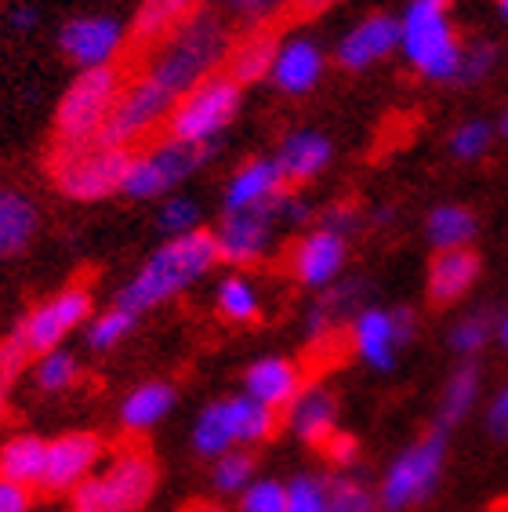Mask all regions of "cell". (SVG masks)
<instances>
[{"label":"cell","instance_id":"60d3db41","mask_svg":"<svg viewBox=\"0 0 508 512\" xmlns=\"http://www.w3.org/2000/svg\"><path fill=\"white\" fill-rule=\"evenodd\" d=\"M204 4L211 11H225V15L247 22V26H262V22H269L276 11H284L294 0H204Z\"/></svg>","mask_w":508,"mask_h":512},{"label":"cell","instance_id":"f6af8a7d","mask_svg":"<svg viewBox=\"0 0 508 512\" xmlns=\"http://www.w3.org/2000/svg\"><path fill=\"white\" fill-rule=\"evenodd\" d=\"M26 360H30V353H26V349L15 342V335L0 342V414H4V407H8L11 385H15V378L22 375Z\"/></svg>","mask_w":508,"mask_h":512},{"label":"cell","instance_id":"83f0119b","mask_svg":"<svg viewBox=\"0 0 508 512\" xmlns=\"http://www.w3.org/2000/svg\"><path fill=\"white\" fill-rule=\"evenodd\" d=\"M479 389H483V375H479L476 364H458L450 371L440 396V418H436L440 433H447V429H454V425H461L469 418L479 400Z\"/></svg>","mask_w":508,"mask_h":512},{"label":"cell","instance_id":"ba28073f","mask_svg":"<svg viewBox=\"0 0 508 512\" xmlns=\"http://www.w3.org/2000/svg\"><path fill=\"white\" fill-rule=\"evenodd\" d=\"M443 465H447V433L432 429V433H425L407 451H400L392 458V465L381 476L378 505L385 512L414 509V505L425 502L436 491Z\"/></svg>","mask_w":508,"mask_h":512},{"label":"cell","instance_id":"8fae6325","mask_svg":"<svg viewBox=\"0 0 508 512\" xmlns=\"http://www.w3.org/2000/svg\"><path fill=\"white\" fill-rule=\"evenodd\" d=\"M91 320V291L88 287H62L59 295H51L48 302H40L37 309L22 316V324L15 327V342L30 356H44L51 349H62L66 335H73L77 327Z\"/></svg>","mask_w":508,"mask_h":512},{"label":"cell","instance_id":"52a82bcc","mask_svg":"<svg viewBox=\"0 0 508 512\" xmlns=\"http://www.w3.org/2000/svg\"><path fill=\"white\" fill-rule=\"evenodd\" d=\"M215 153V142L211 146H189V142H178V138H164L153 149L131 157L120 193L131 200L171 197V189L182 186L186 178H193L207 160H215Z\"/></svg>","mask_w":508,"mask_h":512},{"label":"cell","instance_id":"816d5d0a","mask_svg":"<svg viewBox=\"0 0 508 512\" xmlns=\"http://www.w3.org/2000/svg\"><path fill=\"white\" fill-rule=\"evenodd\" d=\"M0 512H30V491L0 480Z\"/></svg>","mask_w":508,"mask_h":512},{"label":"cell","instance_id":"5bb4252c","mask_svg":"<svg viewBox=\"0 0 508 512\" xmlns=\"http://www.w3.org/2000/svg\"><path fill=\"white\" fill-rule=\"evenodd\" d=\"M59 48L80 69L113 66L124 48V22L113 15H77L59 30Z\"/></svg>","mask_w":508,"mask_h":512},{"label":"cell","instance_id":"d6986e66","mask_svg":"<svg viewBox=\"0 0 508 512\" xmlns=\"http://www.w3.org/2000/svg\"><path fill=\"white\" fill-rule=\"evenodd\" d=\"M320 77H323V48L316 40L309 37L280 40L273 69H269V80H273L276 91L298 99V95H309L320 84Z\"/></svg>","mask_w":508,"mask_h":512},{"label":"cell","instance_id":"bcb514c9","mask_svg":"<svg viewBox=\"0 0 508 512\" xmlns=\"http://www.w3.org/2000/svg\"><path fill=\"white\" fill-rule=\"evenodd\" d=\"M320 229H327V233H338V237L349 240L352 233L360 229V211H356V207H349V204L327 207V211L320 215Z\"/></svg>","mask_w":508,"mask_h":512},{"label":"cell","instance_id":"8992f818","mask_svg":"<svg viewBox=\"0 0 508 512\" xmlns=\"http://www.w3.org/2000/svg\"><path fill=\"white\" fill-rule=\"evenodd\" d=\"M157 487V465L142 451H127L109 462V469L80 483L69 512H135L149 502Z\"/></svg>","mask_w":508,"mask_h":512},{"label":"cell","instance_id":"4fadbf2b","mask_svg":"<svg viewBox=\"0 0 508 512\" xmlns=\"http://www.w3.org/2000/svg\"><path fill=\"white\" fill-rule=\"evenodd\" d=\"M276 211L269 207H254V211H233V215H222L215 229V244H218V262H229V266H254L258 258H265V251L273 247L276 240Z\"/></svg>","mask_w":508,"mask_h":512},{"label":"cell","instance_id":"44dd1931","mask_svg":"<svg viewBox=\"0 0 508 512\" xmlns=\"http://www.w3.org/2000/svg\"><path fill=\"white\" fill-rule=\"evenodd\" d=\"M287 411V429L305 444H327L338 433V400L331 389L323 385H302L298 396L284 407Z\"/></svg>","mask_w":508,"mask_h":512},{"label":"cell","instance_id":"7c38bea8","mask_svg":"<svg viewBox=\"0 0 508 512\" xmlns=\"http://www.w3.org/2000/svg\"><path fill=\"white\" fill-rule=\"evenodd\" d=\"M352 349L371 371L389 375L396 360H400V349L411 342L414 335V313L411 309H381L367 306L352 316Z\"/></svg>","mask_w":508,"mask_h":512},{"label":"cell","instance_id":"f907efd6","mask_svg":"<svg viewBox=\"0 0 508 512\" xmlns=\"http://www.w3.org/2000/svg\"><path fill=\"white\" fill-rule=\"evenodd\" d=\"M37 26H40V8H37V4H15V8H8V30L33 33Z\"/></svg>","mask_w":508,"mask_h":512},{"label":"cell","instance_id":"d6a6232c","mask_svg":"<svg viewBox=\"0 0 508 512\" xmlns=\"http://www.w3.org/2000/svg\"><path fill=\"white\" fill-rule=\"evenodd\" d=\"M215 309L222 320L229 324H254L258 313H262V298H258V287L247 280V276L233 273L222 276L215 287Z\"/></svg>","mask_w":508,"mask_h":512},{"label":"cell","instance_id":"f35d334b","mask_svg":"<svg viewBox=\"0 0 508 512\" xmlns=\"http://www.w3.org/2000/svg\"><path fill=\"white\" fill-rule=\"evenodd\" d=\"M490 142H494V128L487 120H465L450 131V157L458 160H479L487 157Z\"/></svg>","mask_w":508,"mask_h":512},{"label":"cell","instance_id":"f546056e","mask_svg":"<svg viewBox=\"0 0 508 512\" xmlns=\"http://www.w3.org/2000/svg\"><path fill=\"white\" fill-rule=\"evenodd\" d=\"M476 215L465 204H440L425 218V237L436 251H461L476 240Z\"/></svg>","mask_w":508,"mask_h":512},{"label":"cell","instance_id":"e575fe53","mask_svg":"<svg viewBox=\"0 0 508 512\" xmlns=\"http://www.w3.org/2000/svg\"><path fill=\"white\" fill-rule=\"evenodd\" d=\"M135 324H138V316L127 313V309H120V306L98 313L95 320H88V335H84L88 338V349H95V353L117 349V345L135 331Z\"/></svg>","mask_w":508,"mask_h":512},{"label":"cell","instance_id":"7bdbcfd3","mask_svg":"<svg viewBox=\"0 0 508 512\" xmlns=\"http://www.w3.org/2000/svg\"><path fill=\"white\" fill-rule=\"evenodd\" d=\"M284 512H327V480H320V476H294L287 483Z\"/></svg>","mask_w":508,"mask_h":512},{"label":"cell","instance_id":"4dcf8cb0","mask_svg":"<svg viewBox=\"0 0 508 512\" xmlns=\"http://www.w3.org/2000/svg\"><path fill=\"white\" fill-rule=\"evenodd\" d=\"M225 411H229V425H233L236 447H254L265 444L276 433V411L262 407L251 396H225Z\"/></svg>","mask_w":508,"mask_h":512},{"label":"cell","instance_id":"11a10c76","mask_svg":"<svg viewBox=\"0 0 508 512\" xmlns=\"http://www.w3.org/2000/svg\"><path fill=\"white\" fill-rule=\"evenodd\" d=\"M189 512H225L222 505H215V502H193L189 505Z\"/></svg>","mask_w":508,"mask_h":512},{"label":"cell","instance_id":"6da1fadb","mask_svg":"<svg viewBox=\"0 0 508 512\" xmlns=\"http://www.w3.org/2000/svg\"><path fill=\"white\" fill-rule=\"evenodd\" d=\"M218 266V244L211 229H196L189 237L164 240L153 255L138 266V273L120 287L117 306L127 313H149V309L164 306L171 298L204 280L211 269Z\"/></svg>","mask_w":508,"mask_h":512},{"label":"cell","instance_id":"ac0fdd59","mask_svg":"<svg viewBox=\"0 0 508 512\" xmlns=\"http://www.w3.org/2000/svg\"><path fill=\"white\" fill-rule=\"evenodd\" d=\"M284 189H287V182H284V175H280V168H276V160L254 157L229 175V182H225V189H222V211L233 215V211L269 207Z\"/></svg>","mask_w":508,"mask_h":512},{"label":"cell","instance_id":"ab89813d","mask_svg":"<svg viewBox=\"0 0 508 512\" xmlns=\"http://www.w3.org/2000/svg\"><path fill=\"white\" fill-rule=\"evenodd\" d=\"M371 491L363 483L349 480V476H338V480H327V512H374Z\"/></svg>","mask_w":508,"mask_h":512},{"label":"cell","instance_id":"7dc6e473","mask_svg":"<svg viewBox=\"0 0 508 512\" xmlns=\"http://www.w3.org/2000/svg\"><path fill=\"white\" fill-rule=\"evenodd\" d=\"M273 211H276V222H287V226H305V222L313 218V207L305 204L298 193H291V189H284V193L273 200Z\"/></svg>","mask_w":508,"mask_h":512},{"label":"cell","instance_id":"4316f807","mask_svg":"<svg viewBox=\"0 0 508 512\" xmlns=\"http://www.w3.org/2000/svg\"><path fill=\"white\" fill-rule=\"evenodd\" d=\"M276 48H280L276 33H269V30L247 33V37L229 51V59H225V77H233L240 88H244V84H254V80L269 77V69H273V59H276Z\"/></svg>","mask_w":508,"mask_h":512},{"label":"cell","instance_id":"cb8c5ba5","mask_svg":"<svg viewBox=\"0 0 508 512\" xmlns=\"http://www.w3.org/2000/svg\"><path fill=\"white\" fill-rule=\"evenodd\" d=\"M40 229V207L22 189L0 186V262L22 255Z\"/></svg>","mask_w":508,"mask_h":512},{"label":"cell","instance_id":"836d02e7","mask_svg":"<svg viewBox=\"0 0 508 512\" xmlns=\"http://www.w3.org/2000/svg\"><path fill=\"white\" fill-rule=\"evenodd\" d=\"M33 378H37L40 393H66V389H73V382L80 378L77 356L69 353V349H51V353L37 356Z\"/></svg>","mask_w":508,"mask_h":512},{"label":"cell","instance_id":"ee69618b","mask_svg":"<svg viewBox=\"0 0 508 512\" xmlns=\"http://www.w3.org/2000/svg\"><path fill=\"white\" fill-rule=\"evenodd\" d=\"M498 66V48L490 44V40H472L465 44L461 51V73H458V84H479V80H487Z\"/></svg>","mask_w":508,"mask_h":512},{"label":"cell","instance_id":"9f6ffc18","mask_svg":"<svg viewBox=\"0 0 508 512\" xmlns=\"http://www.w3.org/2000/svg\"><path fill=\"white\" fill-rule=\"evenodd\" d=\"M498 131H501V138L508 142V109L501 113V120H498Z\"/></svg>","mask_w":508,"mask_h":512},{"label":"cell","instance_id":"6f0895ef","mask_svg":"<svg viewBox=\"0 0 508 512\" xmlns=\"http://www.w3.org/2000/svg\"><path fill=\"white\" fill-rule=\"evenodd\" d=\"M498 8H501V15L508 19V0H498Z\"/></svg>","mask_w":508,"mask_h":512},{"label":"cell","instance_id":"7402d4cb","mask_svg":"<svg viewBox=\"0 0 508 512\" xmlns=\"http://www.w3.org/2000/svg\"><path fill=\"white\" fill-rule=\"evenodd\" d=\"M302 389V371L287 356H262L244 371V396L258 400L269 411H280Z\"/></svg>","mask_w":508,"mask_h":512},{"label":"cell","instance_id":"f5cc1de1","mask_svg":"<svg viewBox=\"0 0 508 512\" xmlns=\"http://www.w3.org/2000/svg\"><path fill=\"white\" fill-rule=\"evenodd\" d=\"M494 338H498V342H501V349H505V353H508V313L501 316L498 324H494Z\"/></svg>","mask_w":508,"mask_h":512},{"label":"cell","instance_id":"8d00e7d4","mask_svg":"<svg viewBox=\"0 0 508 512\" xmlns=\"http://www.w3.org/2000/svg\"><path fill=\"white\" fill-rule=\"evenodd\" d=\"M215 491L222 494H244L254 483V458L247 451H229L222 458H215Z\"/></svg>","mask_w":508,"mask_h":512},{"label":"cell","instance_id":"484cf974","mask_svg":"<svg viewBox=\"0 0 508 512\" xmlns=\"http://www.w3.org/2000/svg\"><path fill=\"white\" fill-rule=\"evenodd\" d=\"M175 385L171 382H142L124 396L120 404V425L131 433H146L175 411Z\"/></svg>","mask_w":508,"mask_h":512},{"label":"cell","instance_id":"9a60e30c","mask_svg":"<svg viewBox=\"0 0 508 512\" xmlns=\"http://www.w3.org/2000/svg\"><path fill=\"white\" fill-rule=\"evenodd\" d=\"M98 462H102V440L95 433H66L59 440H48L40 487L51 494H73L88 476H95Z\"/></svg>","mask_w":508,"mask_h":512},{"label":"cell","instance_id":"74e56055","mask_svg":"<svg viewBox=\"0 0 508 512\" xmlns=\"http://www.w3.org/2000/svg\"><path fill=\"white\" fill-rule=\"evenodd\" d=\"M490 338H494V320H490L487 313H469L450 327L447 342L458 356H476Z\"/></svg>","mask_w":508,"mask_h":512},{"label":"cell","instance_id":"1f68e13d","mask_svg":"<svg viewBox=\"0 0 508 512\" xmlns=\"http://www.w3.org/2000/svg\"><path fill=\"white\" fill-rule=\"evenodd\" d=\"M193 447L200 458H222V454L236 451V440H233V425H229V411H225V400H215V404H207L204 411L196 414V425H193Z\"/></svg>","mask_w":508,"mask_h":512},{"label":"cell","instance_id":"681fc988","mask_svg":"<svg viewBox=\"0 0 508 512\" xmlns=\"http://www.w3.org/2000/svg\"><path fill=\"white\" fill-rule=\"evenodd\" d=\"M323 447H327V458H331L338 469H349V465L356 462V454H360L356 440H352V436H345V433H334Z\"/></svg>","mask_w":508,"mask_h":512},{"label":"cell","instance_id":"3957f363","mask_svg":"<svg viewBox=\"0 0 508 512\" xmlns=\"http://www.w3.org/2000/svg\"><path fill=\"white\" fill-rule=\"evenodd\" d=\"M400 48L425 80L458 84L465 44L450 26V0H411L400 19Z\"/></svg>","mask_w":508,"mask_h":512},{"label":"cell","instance_id":"277c9868","mask_svg":"<svg viewBox=\"0 0 508 512\" xmlns=\"http://www.w3.org/2000/svg\"><path fill=\"white\" fill-rule=\"evenodd\" d=\"M124 91L117 66H98V69H80L77 80L66 88L55 109V135H59L62 149L73 146H91L106 124L109 109Z\"/></svg>","mask_w":508,"mask_h":512},{"label":"cell","instance_id":"9c48e42d","mask_svg":"<svg viewBox=\"0 0 508 512\" xmlns=\"http://www.w3.org/2000/svg\"><path fill=\"white\" fill-rule=\"evenodd\" d=\"M131 164L127 149H106V146H73L55 153L51 160V175L59 186L62 197L80 200V204H95L106 200L113 193H120L124 186V171Z\"/></svg>","mask_w":508,"mask_h":512},{"label":"cell","instance_id":"30bf717a","mask_svg":"<svg viewBox=\"0 0 508 512\" xmlns=\"http://www.w3.org/2000/svg\"><path fill=\"white\" fill-rule=\"evenodd\" d=\"M171 109H175V99L160 88L157 80L138 77L135 84H127L117 95L106 124L98 131L95 146L127 149L131 142H142L157 124H164V120L171 117Z\"/></svg>","mask_w":508,"mask_h":512},{"label":"cell","instance_id":"c3c4849f","mask_svg":"<svg viewBox=\"0 0 508 512\" xmlns=\"http://www.w3.org/2000/svg\"><path fill=\"white\" fill-rule=\"evenodd\" d=\"M487 429L490 436H498V440H508V385L494 393L487 407Z\"/></svg>","mask_w":508,"mask_h":512},{"label":"cell","instance_id":"d590c367","mask_svg":"<svg viewBox=\"0 0 508 512\" xmlns=\"http://www.w3.org/2000/svg\"><path fill=\"white\" fill-rule=\"evenodd\" d=\"M200 218H204V207L196 204L193 197L175 193V197H167L164 204H160L157 226L167 240H175V237H189V233H196V229H200Z\"/></svg>","mask_w":508,"mask_h":512},{"label":"cell","instance_id":"f1b7e54d","mask_svg":"<svg viewBox=\"0 0 508 512\" xmlns=\"http://www.w3.org/2000/svg\"><path fill=\"white\" fill-rule=\"evenodd\" d=\"M200 0H142L131 22L138 44H153V40H167L182 22L193 15Z\"/></svg>","mask_w":508,"mask_h":512},{"label":"cell","instance_id":"7a4b0ae2","mask_svg":"<svg viewBox=\"0 0 508 512\" xmlns=\"http://www.w3.org/2000/svg\"><path fill=\"white\" fill-rule=\"evenodd\" d=\"M233 40L225 22L215 11H200L189 15L171 37L164 40V48L157 51V59L149 62V80H157L160 88L171 99H182L186 91H193L196 84H204L207 77H215L218 66L229 59Z\"/></svg>","mask_w":508,"mask_h":512},{"label":"cell","instance_id":"ffe728a7","mask_svg":"<svg viewBox=\"0 0 508 512\" xmlns=\"http://www.w3.org/2000/svg\"><path fill=\"white\" fill-rule=\"evenodd\" d=\"M334 157V142L323 131L313 128H302V131H291L284 135L280 149H276V168L284 175L287 186H305V182H313L316 175L327 171Z\"/></svg>","mask_w":508,"mask_h":512},{"label":"cell","instance_id":"db71d44e","mask_svg":"<svg viewBox=\"0 0 508 512\" xmlns=\"http://www.w3.org/2000/svg\"><path fill=\"white\" fill-rule=\"evenodd\" d=\"M327 4H334V0H298V11H302V15H313V11L327 8Z\"/></svg>","mask_w":508,"mask_h":512},{"label":"cell","instance_id":"d4e9b609","mask_svg":"<svg viewBox=\"0 0 508 512\" xmlns=\"http://www.w3.org/2000/svg\"><path fill=\"white\" fill-rule=\"evenodd\" d=\"M44 462H48V440H40L33 433L11 436L0 447V480L33 491L44 480Z\"/></svg>","mask_w":508,"mask_h":512},{"label":"cell","instance_id":"2e32d148","mask_svg":"<svg viewBox=\"0 0 508 512\" xmlns=\"http://www.w3.org/2000/svg\"><path fill=\"white\" fill-rule=\"evenodd\" d=\"M345 262H349V240L320 226L313 233H305L291 251L294 280L302 287H313V291H327L338 284Z\"/></svg>","mask_w":508,"mask_h":512},{"label":"cell","instance_id":"5b68a950","mask_svg":"<svg viewBox=\"0 0 508 512\" xmlns=\"http://www.w3.org/2000/svg\"><path fill=\"white\" fill-rule=\"evenodd\" d=\"M240 106H244V88L233 77L215 73L175 102L167 117V138H178L189 146H211L236 120Z\"/></svg>","mask_w":508,"mask_h":512},{"label":"cell","instance_id":"b9f144b4","mask_svg":"<svg viewBox=\"0 0 508 512\" xmlns=\"http://www.w3.org/2000/svg\"><path fill=\"white\" fill-rule=\"evenodd\" d=\"M287 505V483L254 476V483L240 494V512H284Z\"/></svg>","mask_w":508,"mask_h":512},{"label":"cell","instance_id":"603a6c76","mask_svg":"<svg viewBox=\"0 0 508 512\" xmlns=\"http://www.w3.org/2000/svg\"><path fill=\"white\" fill-rule=\"evenodd\" d=\"M479 280V255L472 247L461 251H436V258L429 262V298L436 306H450L465 298Z\"/></svg>","mask_w":508,"mask_h":512},{"label":"cell","instance_id":"e0dca14e","mask_svg":"<svg viewBox=\"0 0 508 512\" xmlns=\"http://www.w3.org/2000/svg\"><path fill=\"white\" fill-rule=\"evenodd\" d=\"M400 48V19L392 15H371V19L356 22L342 40L334 59L349 73H363V69L378 66L381 59H389L392 51Z\"/></svg>","mask_w":508,"mask_h":512}]
</instances>
